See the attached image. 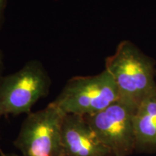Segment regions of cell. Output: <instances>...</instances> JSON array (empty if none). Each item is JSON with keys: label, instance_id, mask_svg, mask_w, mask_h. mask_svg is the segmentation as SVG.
<instances>
[{"label": "cell", "instance_id": "cell-10", "mask_svg": "<svg viewBox=\"0 0 156 156\" xmlns=\"http://www.w3.org/2000/svg\"><path fill=\"white\" fill-rule=\"evenodd\" d=\"M0 156H20V155H18L15 153H5V152L2 151V153H0Z\"/></svg>", "mask_w": 156, "mask_h": 156}, {"label": "cell", "instance_id": "cell-1", "mask_svg": "<svg viewBox=\"0 0 156 156\" xmlns=\"http://www.w3.org/2000/svg\"><path fill=\"white\" fill-rule=\"evenodd\" d=\"M105 69L115 82L119 100L134 111L156 90L153 61L130 41L119 44L115 53L106 58Z\"/></svg>", "mask_w": 156, "mask_h": 156}, {"label": "cell", "instance_id": "cell-3", "mask_svg": "<svg viewBox=\"0 0 156 156\" xmlns=\"http://www.w3.org/2000/svg\"><path fill=\"white\" fill-rule=\"evenodd\" d=\"M118 100L115 82L104 69L95 75L70 78L51 103L64 114L86 116L101 112Z\"/></svg>", "mask_w": 156, "mask_h": 156}, {"label": "cell", "instance_id": "cell-8", "mask_svg": "<svg viewBox=\"0 0 156 156\" xmlns=\"http://www.w3.org/2000/svg\"><path fill=\"white\" fill-rule=\"evenodd\" d=\"M7 0H0V29L2 27L5 21V11Z\"/></svg>", "mask_w": 156, "mask_h": 156}, {"label": "cell", "instance_id": "cell-2", "mask_svg": "<svg viewBox=\"0 0 156 156\" xmlns=\"http://www.w3.org/2000/svg\"><path fill=\"white\" fill-rule=\"evenodd\" d=\"M51 86L49 74L39 60L28 61L17 72L4 75L0 80V119L30 114L33 106L47 96Z\"/></svg>", "mask_w": 156, "mask_h": 156}, {"label": "cell", "instance_id": "cell-4", "mask_svg": "<svg viewBox=\"0 0 156 156\" xmlns=\"http://www.w3.org/2000/svg\"><path fill=\"white\" fill-rule=\"evenodd\" d=\"M65 114L53 103L27 115L15 147L21 156H62V128Z\"/></svg>", "mask_w": 156, "mask_h": 156}, {"label": "cell", "instance_id": "cell-5", "mask_svg": "<svg viewBox=\"0 0 156 156\" xmlns=\"http://www.w3.org/2000/svg\"><path fill=\"white\" fill-rule=\"evenodd\" d=\"M134 112L131 107L118 100L101 112L84 117L113 156H129L135 151Z\"/></svg>", "mask_w": 156, "mask_h": 156}, {"label": "cell", "instance_id": "cell-9", "mask_svg": "<svg viewBox=\"0 0 156 156\" xmlns=\"http://www.w3.org/2000/svg\"><path fill=\"white\" fill-rule=\"evenodd\" d=\"M5 69V55L2 50L0 48V80L3 77V72Z\"/></svg>", "mask_w": 156, "mask_h": 156}, {"label": "cell", "instance_id": "cell-7", "mask_svg": "<svg viewBox=\"0 0 156 156\" xmlns=\"http://www.w3.org/2000/svg\"><path fill=\"white\" fill-rule=\"evenodd\" d=\"M135 151L156 152V90L142 101L133 118Z\"/></svg>", "mask_w": 156, "mask_h": 156}, {"label": "cell", "instance_id": "cell-6", "mask_svg": "<svg viewBox=\"0 0 156 156\" xmlns=\"http://www.w3.org/2000/svg\"><path fill=\"white\" fill-rule=\"evenodd\" d=\"M62 156H113L85 117L65 114L62 128Z\"/></svg>", "mask_w": 156, "mask_h": 156}]
</instances>
